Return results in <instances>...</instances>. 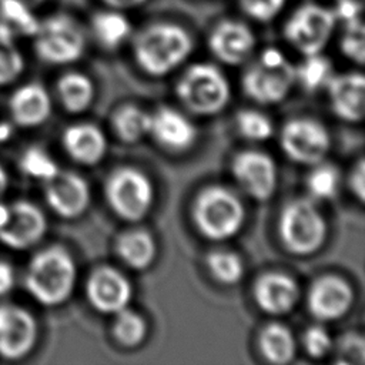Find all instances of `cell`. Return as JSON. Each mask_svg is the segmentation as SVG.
Segmentation results:
<instances>
[{
  "instance_id": "28",
  "label": "cell",
  "mask_w": 365,
  "mask_h": 365,
  "mask_svg": "<svg viewBox=\"0 0 365 365\" xmlns=\"http://www.w3.org/2000/svg\"><path fill=\"white\" fill-rule=\"evenodd\" d=\"M111 125L118 140L134 144L148 135L150 113L135 104H123L113 113Z\"/></svg>"
},
{
  "instance_id": "38",
  "label": "cell",
  "mask_w": 365,
  "mask_h": 365,
  "mask_svg": "<svg viewBox=\"0 0 365 365\" xmlns=\"http://www.w3.org/2000/svg\"><path fill=\"white\" fill-rule=\"evenodd\" d=\"M302 346L308 356L314 359H321L332 351L334 342L324 327L312 325L307 328L302 335Z\"/></svg>"
},
{
  "instance_id": "7",
  "label": "cell",
  "mask_w": 365,
  "mask_h": 365,
  "mask_svg": "<svg viewBox=\"0 0 365 365\" xmlns=\"http://www.w3.org/2000/svg\"><path fill=\"white\" fill-rule=\"evenodd\" d=\"M104 197L110 210L128 222L141 221L154 202V185L138 168L118 167L104 184Z\"/></svg>"
},
{
  "instance_id": "39",
  "label": "cell",
  "mask_w": 365,
  "mask_h": 365,
  "mask_svg": "<svg viewBox=\"0 0 365 365\" xmlns=\"http://www.w3.org/2000/svg\"><path fill=\"white\" fill-rule=\"evenodd\" d=\"M287 0H240V7L247 17L258 23H269L285 7Z\"/></svg>"
},
{
  "instance_id": "44",
  "label": "cell",
  "mask_w": 365,
  "mask_h": 365,
  "mask_svg": "<svg viewBox=\"0 0 365 365\" xmlns=\"http://www.w3.org/2000/svg\"><path fill=\"white\" fill-rule=\"evenodd\" d=\"M11 133H13L11 124H9V123H0V143L9 140L10 135H11Z\"/></svg>"
},
{
  "instance_id": "5",
  "label": "cell",
  "mask_w": 365,
  "mask_h": 365,
  "mask_svg": "<svg viewBox=\"0 0 365 365\" xmlns=\"http://www.w3.org/2000/svg\"><path fill=\"white\" fill-rule=\"evenodd\" d=\"M175 93L182 106L197 115L218 114L231 97L225 74L212 63H195L187 67L177 81Z\"/></svg>"
},
{
  "instance_id": "35",
  "label": "cell",
  "mask_w": 365,
  "mask_h": 365,
  "mask_svg": "<svg viewBox=\"0 0 365 365\" xmlns=\"http://www.w3.org/2000/svg\"><path fill=\"white\" fill-rule=\"evenodd\" d=\"M342 23L344 29L339 38V50L348 60L361 66L365 58V26L362 17Z\"/></svg>"
},
{
  "instance_id": "46",
  "label": "cell",
  "mask_w": 365,
  "mask_h": 365,
  "mask_svg": "<svg viewBox=\"0 0 365 365\" xmlns=\"http://www.w3.org/2000/svg\"><path fill=\"white\" fill-rule=\"evenodd\" d=\"M7 185H9V177H7V173L3 168V165L0 164V198L4 194V191L7 190Z\"/></svg>"
},
{
  "instance_id": "30",
  "label": "cell",
  "mask_w": 365,
  "mask_h": 365,
  "mask_svg": "<svg viewBox=\"0 0 365 365\" xmlns=\"http://www.w3.org/2000/svg\"><path fill=\"white\" fill-rule=\"evenodd\" d=\"M111 335L123 348H135L141 345L147 336L148 327L145 319L135 311L125 307L114 314Z\"/></svg>"
},
{
  "instance_id": "32",
  "label": "cell",
  "mask_w": 365,
  "mask_h": 365,
  "mask_svg": "<svg viewBox=\"0 0 365 365\" xmlns=\"http://www.w3.org/2000/svg\"><path fill=\"white\" fill-rule=\"evenodd\" d=\"M341 175L336 167L318 163L307 177V188L315 200H331L338 194Z\"/></svg>"
},
{
  "instance_id": "23",
  "label": "cell",
  "mask_w": 365,
  "mask_h": 365,
  "mask_svg": "<svg viewBox=\"0 0 365 365\" xmlns=\"http://www.w3.org/2000/svg\"><path fill=\"white\" fill-rule=\"evenodd\" d=\"M114 250L118 258L135 271L147 269L157 257V242L154 237L141 228L121 232L115 240Z\"/></svg>"
},
{
  "instance_id": "27",
  "label": "cell",
  "mask_w": 365,
  "mask_h": 365,
  "mask_svg": "<svg viewBox=\"0 0 365 365\" xmlns=\"http://www.w3.org/2000/svg\"><path fill=\"white\" fill-rule=\"evenodd\" d=\"M40 20L33 7L19 0H0V30L13 38L33 37Z\"/></svg>"
},
{
  "instance_id": "33",
  "label": "cell",
  "mask_w": 365,
  "mask_h": 365,
  "mask_svg": "<svg viewBox=\"0 0 365 365\" xmlns=\"http://www.w3.org/2000/svg\"><path fill=\"white\" fill-rule=\"evenodd\" d=\"M19 167L23 174L38 181H48L60 170L54 158L38 145H31L21 154Z\"/></svg>"
},
{
  "instance_id": "4",
  "label": "cell",
  "mask_w": 365,
  "mask_h": 365,
  "mask_svg": "<svg viewBox=\"0 0 365 365\" xmlns=\"http://www.w3.org/2000/svg\"><path fill=\"white\" fill-rule=\"evenodd\" d=\"M278 235L289 254L307 257L327 241V220L312 200L294 198L279 212Z\"/></svg>"
},
{
  "instance_id": "34",
  "label": "cell",
  "mask_w": 365,
  "mask_h": 365,
  "mask_svg": "<svg viewBox=\"0 0 365 365\" xmlns=\"http://www.w3.org/2000/svg\"><path fill=\"white\" fill-rule=\"evenodd\" d=\"M235 127L240 135L250 141H265L272 135L274 131L269 117L251 108L237 113Z\"/></svg>"
},
{
  "instance_id": "16",
  "label": "cell",
  "mask_w": 365,
  "mask_h": 365,
  "mask_svg": "<svg viewBox=\"0 0 365 365\" xmlns=\"http://www.w3.org/2000/svg\"><path fill=\"white\" fill-rule=\"evenodd\" d=\"M44 198L50 210L61 218L74 220L86 212L90 205L88 182L77 173L58 170L46 181Z\"/></svg>"
},
{
  "instance_id": "1",
  "label": "cell",
  "mask_w": 365,
  "mask_h": 365,
  "mask_svg": "<svg viewBox=\"0 0 365 365\" xmlns=\"http://www.w3.org/2000/svg\"><path fill=\"white\" fill-rule=\"evenodd\" d=\"M135 64L151 77H163L178 68L191 56L194 40L180 23L158 20L131 34Z\"/></svg>"
},
{
  "instance_id": "36",
  "label": "cell",
  "mask_w": 365,
  "mask_h": 365,
  "mask_svg": "<svg viewBox=\"0 0 365 365\" xmlns=\"http://www.w3.org/2000/svg\"><path fill=\"white\" fill-rule=\"evenodd\" d=\"M24 68V58L16 38L0 30V86L14 81Z\"/></svg>"
},
{
  "instance_id": "10",
  "label": "cell",
  "mask_w": 365,
  "mask_h": 365,
  "mask_svg": "<svg viewBox=\"0 0 365 365\" xmlns=\"http://www.w3.org/2000/svg\"><path fill=\"white\" fill-rule=\"evenodd\" d=\"M279 145L291 161L315 165L327 157L331 137L325 125L315 118L295 117L282 125Z\"/></svg>"
},
{
  "instance_id": "42",
  "label": "cell",
  "mask_w": 365,
  "mask_h": 365,
  "mask_svg": "<svg viewBox=\"0 0 365 365\" xmlns=\"http://www.w3.org/2000/svg\"><path fill=\"white\" fill-rule=\"evenodd\" d=\"M16 284V272L11 264L0 259V297L7 295Z\"/></svg>"
},
{
  "instance_id": "2",
  "label": "cell",
  "mask_w": 365,
  "mask_h": 365,
  "mask_svg": "<svg viewBox=\"0 0 365 365\" xmlns=\"http://www.w3.org/2000/svg\"><path fill=\"white\" fill-rule=\"evenodd\" d=\"M77 282V265L71 254L58 245L36 252L24 272L27 292L41 305L57 307L73 294Z\"/></svg>"
},
{
  "instance_id": "8",
  "label": "cell",
  "mask_w": 365,
  "mask_h": 365,
  "mask_svg": "<svg viewBox=\"0 0 365 365\" xmlns=\"http://www.w3.org/2000/svg\"><path fill=\"white\" fill-rule=\"evenodd\" d=\"M338 19L334 9L307 1L294 9L284 23L287 43L304 57L322 53L331 40Z\"/></svg>"
},
{
  "instance_id": "14",
  "label": "cell",
  "mask_w": 365,
  "mask_h": 365,
  "mask_svg": "<svg viewBox=\"0 0 365 365\" xmlns=\"http://www.w3.org/2000/svg\"><path fill=\"white\" fill-rule=\"evenodd\" d=\"M354 302V291L346 279L336 274L318 277L309 287L307 305L309 314L321 321H336L346 315Z\"/></svg>"
},
{
  "instance_id": "6",
  "label": "cell",
  "mask_w": 365,
  "mask_h": 365,
  "mask_svg": "<svg viewBox=\"0 0 365 365\" xmlns=\"http://www.w3.org/2000/svg\"><path fill=\"white\" fill-rule=\"evenodd\" d=\"M242 90L248 98L269 106L282 101L295 84V66L277 47H265L242 74Z\"/></svg>"
},
{
  "instance_id": "17",
  "label": "cell",
  "mask_w": 365,
  "mask_h": 365,
  "mask_svg": "<svg viewBox=\"0 0 365 365\" xmlns=\"http://www.w3.org/2000/svg\"><path fill=\"white\" fill-rule=\"evenodd\" d=\"M47 231V218L34 202L20 200L10 204V214L0 228V242L13 250H27L40 242Z\"/></svg>"
},
{
  "instance_id": "9",
  "label": "cell",
  "mask_w": 365,
  "mask_h": 365,
  "mask_svg": "<svg viewBox=\"0 0 365 365\" xmlns=\"http://www.w3.org/2000/svg\"><path fill=\"white\" fill-rule=\"evenodd\" d=\"M33 37L38 58L54 66L71 64L80 60L86 50L84 31L68 14L44 19Z\"/></svg>"
},
{
  "instance_id": "15",
  "label": "cell",
  "mask_w": 365,
  "mask_h": 365,
  "mask_svg": "<svg viewBox=\"0 0 365 365\" xmlns=\"http://www.w3.org/2000/svg\"><path fill=\"white\" fill-rule=\"evenodd\" d=\"M88 304L101 314H115L128 307L133 287L128 278L118 269L103 265L96 268L86 281Z\"/></svg>"
},
{
  "instance_id": "47",
  "label": "cell",
  "mask_w": 365,
  "mask_h": 365,
  "mask_svg": "<svg viewBox=\"0 0 365 365\" xmlns=\"http://www.w3.org/2000/svg\"><path fill=\"white\" fill-rule=\"evenodd\" d=\"M19 1L26 3V4H27V6H30V7H36V6H38L40 3H43L44 0H19Z\"/></svg>"
},
{
  "instance_id": "41",
  "label": "cell",
  "mask_w": 365,
  "mask_h": 365,
  "mask_svg": "<svg viewBox=\"0 0 365 365\" xmlns=\"http://www.w3.org/2000/svg\"><path fill=\"white\" fill-rule=\"evenodd\" d=\"M338 21H346L355 17H361L362 6L356 0H338V6L334 9Z\"/></svg>"
},
{
  "instance_id": "26",
  "label": "cell",
  "mask_w": 365,
  "mask_h": 365,
  "mask_svg": "<svg viewBox=\"0 0 365 365\" xmlns=\"http://www.w3.org/2000/svg\"><path fill=\"white\" fill-rule=\"evenodd\" d=\"M57 97L66 111L83 113L91 106L94 98L93 81L83 73L68 71L58 78Z\"/></svg>"
},
{
  "instance_id": "24",
  "label": "cell",
  "mask_w": 365,
  "mask_h": 365,
  "mask_svg": "<svg viewBox=\"0 0 365 365\" xmlns=\"http://www.w3.org/2000/svg\"><path fill=\"white\" fill-rule=\"evenodd\" d=\"M91 31L101 47L114 50L131 37L133 26L125 11L106 7L93 14Z\"/></svg>"
},
{
  "instance_id": "11",
  "label": "cell",
  "mask_w": 365,
  "mask_h": 365,
  "mask_svg": "<svg viewBox=\"0 0 365 365\" xmlns=\"http://www.w3.org/2000/svg\"><path fill=\"white\" fill-rule=\"evenodd\" d=\"M38 335L34 315L16 304H0V356L17 361L29 355Z\"/></svg>"
},
{
  "instance_id": "31",
  "label": "cell",
  "mask_w": 365,
  "mask_h": 365,
  "mask_svg": "<svg viewBox=\"0 0 365 365\" xmlns=\"http://www.w3.org/2000/svg\"><path fill=\"white\" fill-rule=\"evenodd\" d=\"M205 265L211 277L224 285L237 284L244 277V262L241 257L230 250H214L205 258Z\"/></svg>"
},
{
  "instance_id": "13",
  "label": "cell",
  "mask_w": 365,
  "mask_h": 365,
  "mask_svg": "<svg viewBox=\"0 0 365 365\" xmlns=\"http://www.w3.org/2000/svg\"><path fill=\"white\" fill-rule=\"evenodd\" d=\"M211 54L227 66L245 63L257 46V37L248 23L238 19L220 20L208 34Z\"/></svg>"
},
{
  "instance_id": "3",
  "label": "cell",
  "mask_w": 365,
  "mask_h": 365,
  "mask_svg": "<svg viewBox=\"0 0 365 365\" xmlns=\"http://www.w3.org/2000/svg\"><path fill=\"white\" fill-rule=\"evenodd\" d=\"M191 217L204 238L225 241L241 231L245 208L238 195L227 187L208 185L192 201Z\"/></svg>"
},
{
  "instance_id": "18",
  "label": "cell",
  "mask_w": 365,
  "mask_h": 365,
  "mask_svg": "<svg viewBox=\"0 0 365 365\" xmlns=\"http://www.w3.org/2000/svg\"><path fill=\"white\" fill-rule=\"evenodd\" d=\"M148 135L164 150L182 153L194 145L197 128L184 113L161 106L154 113H150Z\"/></svg>"
},
{
  "instance_id": "25",
  "label": "cell",
  "mask_w": 365,
  "mask_h": 365,
  "mask_svg": "<svg viewBox=\"0 0 365 365\" xmlns=\"http://www.w3.org/2000/svg\"><path fill=\"white\" fill-rule=\"evenodd\" d=\"M258 348L268 362L285 365L295 356L297 341L288 327L281 322H269L259 331Z\"/></svg>"
},
{
  "instance_id": "19",
  "label": "cell",
  "mask_w": 365,
  "mask_h": 365,
  "mask_svg": "<svg viewBox=\"0 0 365 365\" xmlns=\"http://www.w3.org/2000/svg\"><path fill=\"white\" fill-rule=\"evenodd\" d=\"M252 297L262 312L279 317L294 309L299 298V288L294 277L285 272L271 271L255 279Z\"/></svg>"
},
{
  "instance_id": "20",
  "label": "cell",
  "mask_w": 365,
  "mask_h": 365,
  "mask_svg": "<svg viewBox=\"0 0 365 365\" xmlns=\"http://www.w3.org/2000/svg\"><path fill=\"white\" fill-rule=\"evenodd\" d=\"M334 114L348 123H359L365 113V78L359 71L334 74L325 87Z\"/></svg>"
},
{
  "instance_id": "45",
  "label": "cell",
  "mask_w": 365,
  "mask_h": 365,
  "mask_svg": "<svg viewBox=\"0 0 365 365\" xmlns=\"http://www.w3.org/2000/svg\"><path fill=\"white\" fill-rule=\"evenodd\" d=\"M9 214H10V205L9 204H4L1 200H0V228L6 224L7 218H9Z\"/></svg>"
},
{
  "instance_id": "29",
  "label": "cell",
  "mask_w": 365,
  "mask_h": 365,
  "mask_svg": "<svg viewBox=\"0 0 365 365\" xmlns=\"http://www.w3.org/2000/svg\"><path fill=\"white\" fill-rule=\"evenodd\" d=\"M332 76V63L322 53L305 56L304 60L295 67V83H298L308 93H315L325 88Z\"/></svg>"
},
{
  "instance_id": "21",
  "label": "cell",
  "mask_w": 365,
  "mask_h": 365,
  "mask_svg": "<svg viewBox=\"0 0 365 365\" xmlns=\"http://www.w3.org/2000/svg\"><path fill=\"white\" fill-rule=\"evenodd\" d=\"M13 121L20 127H37L48 120L53 101L47 88L40 83H26L14 90L9 100Z\"/></svg>"
},
{
  "instance_id": "22",
  "label": "cell",
  "mask_w": 365,
  "mask_h": 365,
  "mask_svg": "<svg viewBox=\"0 0 365 365\" xmlns=\"http://www.w3.org/2000/svg\"><path fill=\"white\" fill-rule=\"evenodd\" d=\"M61 143L66 154L83 165L98 164L107 151V138L103 130L91 123H77L66 127Z\"/></svg>"
},
{
  "instance_id": "12",
  "label": "cell",
  "mask_w": 365,
  "mask_h": 365,
  "mask_svg": "<svg viewBox=\"0 0 365 365\" xmlns=\"http://www.w3.org/2000/svg\"><path fill=\"white\" fill-rule=\"evenodd\" d=\"M231 173L241 190L257 201H267L277 188V167L264 151L245 150L231 163Z\"/></svg>"
},
{
  "instance_id": "37",
  "label": "cell",
  "mask_w": 365,
  "mask_h": 365,
  "mask_svg": "<svg viewBox=\"0 0 365 365\" xmlns=\"http://www.w3.org/2000/svg\"><path fill=\"white\" fill-rule=\"evenodd\" d=\"M335 362L341 365H362L365 362V341L358 332L344 334L335 345Z\"/></svg>"
},
{
  "instance_id": "43",
  "label": "cell",
  "mask_w": 365,
  "mask_h": 365,
  "mask_svg": "<svg viewBox=\"0 0 365 365\" xmlns=\"http://www.w3.org/2000/svg\"><path fill=\"white\" fill-rule=\"evenodd\" d=\"M104 7L120 11H130L144 6L148 0H98Z\"/></svg>"
},
{
  "instance_id": "40",
  "label": "cell",
  "mask_w": 365,
  "mask_h": 365,
  "mask_svg": "<svg viewBox=\"0 0 365 365\" xmlns=\"http://www.w3.org/2000/svg\"><path fill=\"white\" fill-rule=\"evenodd\" d=\"M348 187L351 192L364 202L365 200V164L364 158H359L348 177Z\"/></svg>"
}]
</instances>
